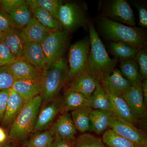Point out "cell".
Masks as SVG:
<instances>
[{"label": "cell", "instance_id": "7bdbcfd3", "mask_svg": "<svg viewBox=\"0 0 147 147\" xmlns=\"http://www.w3.org/2000/svg\"><path fill=\"white\" fill-rule=\"evenodd\" d=\"M141 88L143 97L146 105H147V79H144L142 81L141 84Z\"/></svg>", "mask_w": 147, "mask_h": 147}, {"label": "cell", "instance_id": "2e32d148", "mask_svg": "<svg viewBox=\"0 0 147 147\" xmlns=\"http://www.w3.org/2000/svg\"><path fill=\"white\" fill-rule=\"evenodd\" d=\"M26 102L12 88L10 89L6 108L2 122V127H9L13 123Z\"/></svg>", "mask_w": 147, "mask_h": 147}, {"label": "cell", "instance_id": "3957f363", "mask_svg": "<svg viewBox=\"0 0 147 147\" xmlns=\"http://www.w3.org/2000/svg\"><path fill=\"white\" fill-rule=\"evenodd\" d=\"M42 103V98L40 95L25 103L11 125L8 133L9 139L20 141L33 133Z\"/></svg>", "mask_w": 147, "mask_h": 147}, {"label": "cell", "instance_id": "8992f818", "mask_svg": "<svg viewBox=\"0 0 147 147\" xmlns=\"http://www.w3.org/2000/svg\"><path fill=\"white\" fill-rule=\"evenodd\" d=\"M68 38V32L63 29L50 32L41 42L46 58V69L63 57Z\"/></svg>", "mask_w": 147, "mask_h": 147}, {"label": "cell", "instance_id": "4dcf8cb0", "mask_svg": "<svg viewBox=\"0 0 147 147\" xmlns=\"http://www.w3.org/2000/svg\"><path fill=\"white\" fill-rule=\"evenodd\" d=\"M55 138L50 130L36 132L27 142V147H52Z\"/></svg>", "mask_w": 147, "mask_h": 147}, {"label": "cell", "instance_id": "9a60e30c", "mask_svg": "<svg viewBox=\"0 0 147 147\" xmlns=\"http://www.w3.org/2000/svg\"><path fill=\"white\" fill-rule=\"evenodd\" d=\"M22 57L40 73L47 68L46 58L41 43L26 42Z\"/></svg>", "mask_w": 147, "mask_h": 147}, {"label": "cell", "instance_id": "7402d4cb", "mask_svg": "<svg viewBox=\"0 0 147 147\" xmlns=\"http://www.w3.org/2000/svg\"><path fill=\"white\" fill-rule=\"evenodd\" d=\"M2 42L7 45L16 57H22L26 42L20 29H13L3 33Z\"/></svg>", "mask_w": 147, "mask_h": 147}, {"label": "cell", "instance_id": "484cf974", "mask_svg": "<svg viewBox=\"0 0 147 147\" xmlns=\"http://www.w3.org/2000/svg\"><path fill=\"white\" fill-rule=\"evenodd\" d=\"M29 5L31 8L33 17L46 28L51 32L63 29L57 19L49 12L36 6Z\"/></svg>", "mask_w": 147, "mask_h": 147}, {"label": "cell", "instance_id": "e575fe53", "mask_svg": "<svg viewBox=\"0 0 147 147\" xmlns=\"http://www.w3.org/2000/svg\"><path fill=\"white\" fill-rule=\"evenodd\" d=\"M17 59L7 45L3 42L0 43V67L10 65Z\"/></svg>", "mask_w": 147, "mask_h": 147}, {"label": "cell", "instance_id": "5bb4252c", "mask_svg": "<svg viewBox=\"0 0 147 147\" xmlns=\"http://www.w3.org/2000/svg\"><path fill=\"white\" fill-rule=\"evenodd\" d=\"M100 83L106 90L121 96L131 86L120 71L116 68L100 79Z\"/></svg>", "mask_w": 147, "mask_h": 147}, {"label": "cell", "instance_id": "ab89813d", "mask_svg": "<svg viewBox=\"0 0 147 147\" xmlns=\"http://www.w3.org/2000/svg\"><path fill=\"white\" fill-rule=\"evenodd\" d=\"M139 11V22L138 25L144 28H147V11L146 9L142 6L138 5Z\"/></svg>", "mask_w": 147, "mask_h": 147}, {"label": "cell", "instance_id": "44dd1931", "mask_svg": "<svg viewBox=\"0 0 147 147\" xmlns=\"http://www.w3.org/2000/svg\"><path fill=\"white\" fill-rule=\"evenodd\" d=\"M62 112H67L89 107V99L79 92L67 88L62 98Z\"/></svg>", "mask_w": 147, "mask_h": 147}, {"label": "cell", "instance_id": "1f68e13d", "mask_svg": "<svg viewBox=\"0 0 147 147\" xmlns=\"http://www.w3.org/2000/svg\"><path fill=\"white\" fill-rule=\"evenodd\" d=\"M72 142L73 147H108L102 139L89 133L81 134Z\"/></svg>", "mask_w": 147, "mask_h": 147}, {"label": "cell", "instance_id": "ffe728a7", "mask_svg": "<svg viewBox=\"0 0 147 147\" xmlns=\"http://www.w3.org/2000/svg\"><path fill=\"white\" fill-rule=\"evenodd\" d=\"M105 90L111 101L113 115L119 118L127 121L136 125L138 121L134 118L128 105L123 97L106 90Z\"/></svg>", "mask_w": 147, "mask_h": 147}, {"label": "cell", "instance_id": "8d00e7d4", "mask_svg": "<svg viewBox=\"0 0 147 147\" xmlns=\"http://www.w3.org/2000/svg\"><path fill=\"white\" fill-rule=\"evenodd\" d=\"M17 28L18 29L9 14L0 11V32L3 33Z\"/></svg>", "mask_w": 147, "mask_h": 147}, {"label": "cell", "instance_id": "4316f807", "mask_svg": "<svg viewBox=\"0 0 147 147\" xmlns=\"http://www.w3.org/2000/svg\"><path fill=\"white\" fill-rule=\"evenodd\" d=\"M92 110L87 107L71 111L70 115L76 130L84 133L91 130L90 114Z\"/></svg>", "mask_w": 147, "mask_h": 147}, {"label": "cell", "instance_id": "52a82bcc", "mask_svg": "<svg viewBox=\"0 0 147 147\" xmlns=\"http://www.w3.org/2000/svg\"><path fill=\"white\" fill-rule=\"evenodd\" d=\"M57 20L63 28L67 32L73 31L87 23L84 9L74 3H63L58 11Z\"/></svg>", "mask_w": 147, "mask_h": 147}, {"label": "cell", "instance_id": "277c9868", "mask_svg": "<svg viewBox=\"0 0 147 147\" xmlns=\"http://www.w3.org/2000/svg\"><path fill=\"white\" fill-rule=\"evenodd\" d=\"M67 72L65 59L62 57L42 72L40 94L42 103L46 104L57 97L67 80Z\"/></svg>", "mask_w": 147, "mask_h": 147}, {"label": "cell", "instance_id": "6da1fadb", "mask_svg": "<svg viewBox=\"0 0 147 147\" xmlns=\"http://www.w3.org/2000/svg\"><path fill=\"white\" fill-rule=\"evenodd\" d=\"M89 27L90 50L86 70L100 80L115 69L118 59L109 56L93 24L90 23Z\"/></svg>", "mask_w": 147, "mask_h": 147}, {"label": "cell", "instance_id": "f1b7e54d", "mask_svg": "<svg viewBox=\"0 0 147 147\" xmlns=\"http://www.w3.org/2000/svg\"><path fill=\"white\" fill-rule=\"evenodd\" d=\"M109 49L111 53L120 61L133 59L139 50L126 42H110Z\"/></svg>", "mask_w": 147, "mask_h": 147}, {"label": "cell", "instance_id": "bcb514c9", "mask_svg": "<svg viewBox=\"0 0 147 147\" xmlns=\"http://www.w3.org/2000/svg\"><path fill=\"white\" fill-rule=\"evenodd\" d=\"M134 147H143L140 146H138V145L135 144V146H134Z\"/></svg>", "mask_w": 147, "mask_h": 147}, {"label": "cell", "instance_id": "ba28073f", "mask_svg": "<svg viewBox=\"0 0 147 147\" xmlns=\"http://www.w3.org/2000/svg\"><path fill=\"white\" fill-rule=\"evenodd\" d=\"M109 127L135 144L147 147V137L145 132L127 121L119 118L113 115L110 118Z\"/></svg>", "mask_w": 147, "mask_h": 147}, {"label": "cell", "instance_id": "d6a6232c", "mask_svg": "<svg viewBox=\"0 0 147 147\" xmlns=\"http://www.w3.org/2000/svg\"><path fill=\"white\" fill-rule=\"evenodd\" d=\"M27 2L49 12L57 19L59 8L63 2L59 0H28Z\"/></svg>", "mask_w": 147, "mask_h": 147}, {"label": "cell", "instance_id": "d6986e66", "mask_svg": "<svg viewBox=\"0 0 147 147\" xmlns=\"http://www.w3.org/2000/svg\"><path fill=\"white\" fill-rule=\"evenodd\" d=\"M11 88L26 102L40 95V80L16 79Z\"/></svg>", "mask_w": 147, "mask_h": 147}, {"label": "cell", "instance_id": "d590c367", "mask_svg": "<svg viewBox=\"0 0 147 147\" xmlns=\"http://www.w3.org/2000/svg\"><path fill=\"white\" fill-rule=\"evenodd\" d=\"M143 79L147 78V53L146 47L139 50L134 58Z\"/></svg>", "mask_w": 147, "mask_h": 147}, {"label": "cell", "instance_id": "74e56055", "mask_svg": "<svg viewBox=\"0 0 147 147\" xmlns=\"http://www.w3.org/2000/svg\"><path fill=\"white\" fill-rule=\"evenodd\" d=\"M26 1L24 0H1L0 6L3 9V11L8 13L9 11L18 7Z\"/></svg>", "mask_w": 147, "mask_h": 147}, {"label": "cell", "instance_id": "d4e9b609", "mask_svg": "<svg viewBox=\"0 0 147 147\" xmlns=\"http://www.w3.org/2000/svg\"><path fill=\"white\" fill-rule=\"evenodd\" d=\"M120 71L123 76L130 83L132 86H141L143 79L136 61L133 59L120 61Z\"/></svg>", "mask_w": 147, "mask_h": 147}, {"label": "cell", "instance_id": "836d02e7", "mask_svg": "<svg viewBox=\"0 0 147 147\" xmlns=\"http://www.w3.org/2000/svg\"><path fill=\"white\" fill-rule=\"evenodd\" d=\"M16 79L11 73L9 66L0 67V91L10 89Z\"/></svg>", "mask_w": 147, "mask_h": 147}, {"label": "cell", "instance_id": "cb8c5ba5", "mask_svg": "<svg viewBox=\"0 0 147 147\" xmlns=\"http://www.w3.org/2000/svg\"><path fill=\"white\" fill-rule=\"evenodd\" d=\"M113 115L110 111L92 109L90 114L91 130L98 134L104 133L109 127L110 118Z\"/></svg>", "mask_w": 147, "mask_h": 147}, {"label": "cell", "instance_id": "f546056e", "mask_svg": "<svg viewBox=\"0 0 147 147\" xmlns=\"http://www.w3.org/2000/svg\"><path fill=\"white\" fill-rule=\"evenodd\" d=\"M102 140L108 147H134L135 144L117 134L112 129H108L102 134Z\"/></svg>", "mask_w": 147, "mask_h": 147}, {"label": "cell", "instance_id": "60d3db41", "mask_svg": "<svg viewBox=\"0 0 147 147\" xmlns=\"http://www.w3.org/2000/svg\"><path fill=\"white\" fill-rule=\"evenodd\" d=\"M72 141L55 139L52 147H73Z\"/></svg>", "mask_w": 147, "mask_h": 147}, {"label": "cell", "instance_id": "8fae6325", "mask_svg": "<svg viewBox=\"0 0 147 147\" xmlns=\"http://www.w3.org/2000/svg\"><path fill=\"white\" fill-rule=\"evenodd\" d=\"M49 130L55 139L70 141L75 139L77 131L71 115L67 112L62 113Z\"/></svg>", "mask_w": 147, "mask_h": 147}, {"label": "cell", "instance_id": "f35d334b", "mask_svg": "<svg viewBox=\"0 0 147 147\" xmlns=\"http://www.w3.org/2000/svg\"><path fill=\"white\" fill-rule=\"evenodd\" d=\"M10 89L0 91V125L1 124L6 108Z\"/></svg>", "mask_w": 147, "mask_h": 147}, {"label": "cell", "instance_id": "9c48e42d", "mask_svg": "<svg viewBox=\"0 0 147 147\" xmlns=\"http://www.w3.org/2000/svg\"><path fill=\"white\" fill-rule=\"evenodd\" d=\"M105 15L113 21L133 27L136 25L134 12L127 1L114 0L106 7Z\"/></svg>", "mask_w": 147, "mask_h": 147}, {"label": "cell", "instance_id": "83f0119b", "mask_svg": "<svg viewBox=\"0 0 147 147\" xmlns=\"http://www.w3.org/2000/svg\"><path fill=\"white\" fill-rule=\"evenodd\" d=\"M7 13L13 19L17 28L20 30L25 28L33 18L31 8L27 1Z\"/></svg>", "mask_w": 147, "mask_h": 147}, {"label": "cell", "instance_id": "e0dca14e", "mask_svg": "<svg viewBox=\"0 0 147 147\" xmlns=\"http://www.w3.org/2000/svg\"><path fill=\"white\" fill-rule=\"evenodd\" d=\"M9 66L11 73L16 79L40 80L41 74L23 57L17 58Z\"/></svg>", "mask_w": 147, "mask_h": 147}, {"label": "cell", "instance_id": "5b68a950", "mask_svg": "<svg viewBox=\"0 0 147 147\" xmlns=\"http://www.w3.org/2000/svg\"><path fill=\"white\" fill-rule=\"evenodd\" d=\"M90 50V41L87 39L76 41L70 46L69 50L67 80L69 81L86 70Z\"/></svg>", "mask_w": 147, "mask_h": 147}, {"label": "cell", "instance_id": "30bf717a", "mask_svg": "<svg viewBox=\"0 0 147 147\" xmlns=\"http://www.w3.org/2000/svg\"><path fill=\"white\" fill-rule=\"evenodd\" d=\"M40 108L33 132L43 131L50 127L59 113L62 110L63 100L57 97Z\"/></svg>", "mask_w": 147, "mask_h": 147}, {"label": "cell", "instance_id": "f6af8a7d", "mask_svg": "<svg viewBox=\"0 0 147 147\" xmlns=\"http://www.w3.org/2000/svg\"><path fill=\"white\" fill-rule=\"evenodd\" d=\"M0 147H11V146L10 145L8 144H7L5 145H4V146H2Z\"/></svg>", "mask_w": 147, "mask_h": 147}, {"label": "cell", "instance_id": "7c38bea8", "mask_svg": "<svg viewBox=\"0 0 147 147\" xmlns=\"http://www.w3.org/2000/svg\"><path fill=\"white\" fill-rule=\"evenodd\" d=\"M134 118L137 121L146 117V105L145 104L141 86H131L122 95Z\"/></svg>", "mask_w": 147, "mask_h": 147}, {"label": "cell", "instance_id": "b9f144b4", "mask_svg": "<svg viewBox=\"0 0 147 147\" xmlns=\"http://www.w3.org/2000/svg\"><path fill=\"white\" fill-rule=\"evenodd\" d=\"M9 139L8 133L5 128L0 126V147L7 144Z\"/></svg>", "mask_w": 147, "mask_h": 147}, {"label": "cell", "instance_id": "7a4b0ae2", "mask_svg": "<svg viewBox=\"0 0 147 147\" xmlns=\"http://www.w3.org/2000/svg\"><path fill=\"white\" fill-rule=\"evenodd\" d=\"M100 28L103 36L110 42H126L138 50L146 47V34L142 29L126 26L105 17L100 20Z\"/></svg>", "mask_w": 147, "mask_h": 147}, {"label": "cell", "instance_id": "603a6c76", "mask_svg": "<svg viewBox=\"0 0 147 147\" xmlns=\"http://www.w3.org/2000/svg\"><path fill=\"white\" fill-rule=\"evenodd\" d=\"M89 107L93 110L113 113V107L110 98L100 82L90 98Z\"/></svg>", "mask_w": 147, "mask_h": 147}, {"label": "cell", "instance_id": "4fadbf2b", "mask_svg": "<svg viewBox=\"0 0 147 147\" xmlns=\"http://www.w3.org/2000/svg\"><path fill=\"white\" fill-rule=\"evenodd\" d=\"M100 82V79L86 70L69 80L68 88L79 92L89 99Z\"/></svg>", "mask_w": 147, "mask_h": 147}, {"label": "cell", "instance_id": "ac0fdd59", "mask_svg": "<svg viewBox=\"0 0 147 147\" xmlns=\"http://www.w3.org/2000/svg\"><path fill=\"white\" fill-rule=\"evenodd\" d=\"M20 31L21 36L26 43H41L51 32L40 24L33 17L28 25Z\"/></svg>", "mask_w": 147, "mask_h": 147}, {"label": "cell", "instance_id": "ee69618b", "mask_svg": "<svg viewBox=\"0 0 147 147\" xmlns=\"http://www.w3.org/2000/svg\"><path fill=\"white\" fill-rule=\"evenodd\" d=\"M3 33L0 32V43L2 42V40Z\"/></svg>", "mask_w": 147, "mask_h": 147}]
</instances>
